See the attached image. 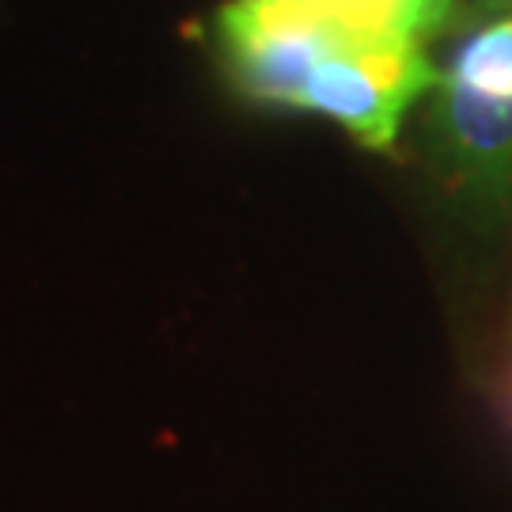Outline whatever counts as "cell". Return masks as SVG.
<instances>
[{
	"label": "cell",
	"instance_id": "obj_2",
	"mask_svg": "<svg viewBox=\"0 0 512 512\" xmlns=\"http://www.w3.org/2000/svg\"><path fill=\"white\" fill-rule=\"evenodd\" d=\"M346 35L357 31L308 0H232L217 16L228 76L243 95L277 107H300L311 73Z\"/></svg>",
	"mask_w": 512,
	"mask_h": 512
},
{
	"label": "cell",
	"instance_id": "obj_5",
	"mask_svg": "<svg viewBox=\"0 0 512 512\" xmlns=\"http://www.w3.org/2000/svg\"><path fill=\"white\" fill-rule=\"evenodd\" d=\"M440 80L482 99L512 103V12L490 19L475 35L463 38Z\"/></svg>",
	"mask_w": 512,
	"mask_h": 512
},
{
	"label": "cell",
	"instance_id": "obj_3",
	"mask_svg": "<svg viewBox=\"0 0 512 512\" xmlns=\"http://www.w3.org/2000/svg\"><path fill=\"white\" fill-rule=\"evenodd\" d=\"M433 133L440 160L478 190L512 186V103L482 99L437 80Z\"/></svg>",
	"mask_w": 512,
	"mask_h": 512
},
{
	"label": "cell",
	"instance_id": "obj_1",
	"mask_svg": "<svg viewBox=\"0 0 512 512\" xmlns=\"http://www.w3.org/2000/svg\"><path fill=\"white\" fill-rule=\"evenodd\" d=\"M437 80L421 42L346 35L311 73L300 110L338 122L368 148H391L406 110Z\"/></svg>",
	"mask_w": 512,
	"mask_h": 512
},
{
	"label": "cell",
	"instance_id": "obj_4",
	"mask_svg": "<svg viewBox=\"0 0 512 512\" xmlns=\"http://www.w3.org/2000/svg\"><path fill=\"white\" fill-rule=\"evenodd\" d=\"M308 4L357 35L406 38V42H425V35H433L452 8V0H308Z\"/></svg>",
	"mask_w": 512,
	"mask_h": 512
}]
</instances>
